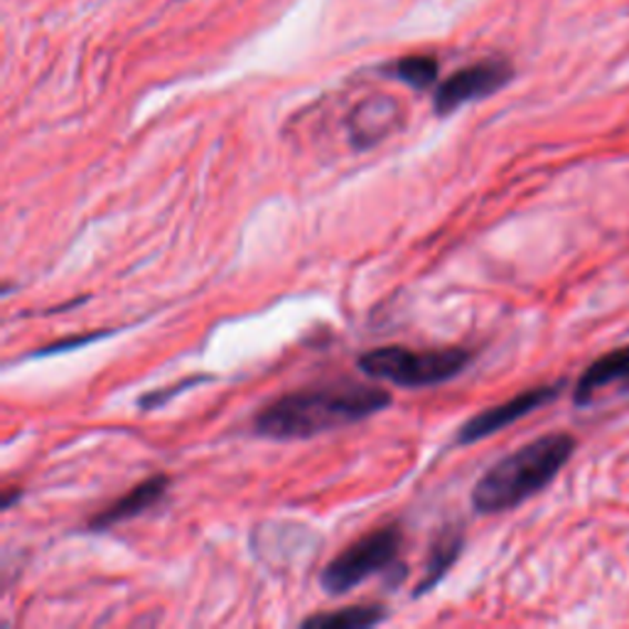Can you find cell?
Segmentation results:
<instances>
[{
	"label": "cell",
	"mask_w": 629,
	"mask_h": 629,
	"mask_svg": "<svg viewBox=\"0 0 629 629\" xmlns=\"http://www.w3.org/2000/svg\"><path fill=\"white\" fill-rule=\"evenodd\" d=\"M391 393L357 379H334L302 386L258 411L254 431L271 441H306L340 431L391 406Z\"/></svg>",
	"instance_id": "6da1fadb"
},
{
	"label": "cell",
	"mask_w": 629,
	"mask_h": 629,
	"mask_svg": "<svg viewBox=\"0 0 629 629\" xmlns=\"http://www.w3.org/2000/svg\"><path fill=\"white\" fill-rule=\"evenodd\" d=\"M578 441L570 433H548L502 457L472 489V507L477 514H504L536 497L564 470Z\"/></svg>",
	"instance_id": "7a4b0ae2"
},
{
	"label": "cell",
	"mask_w": 629,
	"mask_h": 629,
	"mask_svg": "<svg viewBox=\"0 0 629 629\" xmlns=\"http://www.w3.org/2000/svg\"><path fill=\"white\" fill-rule=\"evenodd\" d=\"M472 352L463 347L443 350H411V347H377L359 357V369L372 379H384L401 389H425L445 384L465 372Z\"/></svg>",
	"instance_id": "3957f363"
},
{
	"label": "cell",
	"mask_w": 629,
	"mask_h": 629,
	"mask_svg": "<svg viewBox=\"0 0 629 629\" xmlns=\"http://www.w3.org/2000/svg\"><path fill=\"white\" fill-rule=\"evenodd\" d=\"M401 548L403 532L399 524H389L377 532H369L322 568L320 586L328 595H347L357 586H362L364 580L377 576V573H406L399 560Z\"/></svg>",
	"instance_id": "277c9868"
},
{
	"label": "cell",
	"mask_w": 629,
	"mask_h": 629,
	"mask_svg": "<svg viewBox=\"0 0 629 629\" xmlns=\"http://www.w3.org/2000/svg\"><path fill=\"white\" fill-rule=\"evenodd\" d=\"M564 386H566V381H554V384L526 389L522 393H516L514 399L499 403V406H492L487 411L472 415L463 429L457 431V445L480 443V441H485V437L499 433L502 429H507V425L526 419L529 413L544 409L546 403L556 401L558 393L564 391Z\"/></svg>",
	"instance_id": "5b68a950"
},
{
	"label": "cell",
	"mask_w": 629,
	"mask_h": 629,
	"mask_svg": "<svg viewBox=\"0 0 629 629\" xmlns=\"http://www.w3.org/2000/svg\"><path fill=\"white\" fill-rule=\"evenodd\" d=\"M512 76V64L504 60H489L465 66V70H460L447 79V82H443L441 89L435 92V114L447 116L463 104H467V101L492 96L494 92H499L502 86H507Z\"/></svg>",
	"instance_id": "8992f818"
},
{
	"label": "cell",
	"mask_w": 629,
	"mask_h": 629,
	"mask_svg": "<svg viewBox=\"0 0 629 629\" xmlns=\"http://www.w3.org/2000/svg\"><path fill=\"white\" fill-rule=\"evenodd\" d=\"M167 487H171V477L167 475H153L148 480H143L141 485L133 487L128 494H123L121 499L111 502L106 509H101L94 519L89 522V529L106 532L111 526L143 516L145 512L157 507V504L165 499Z\"/></svg>",
	"instance_id": "52a82bcc"
},
{
	"label": "cell",
	"mask_w": 629,
	"mask_h": 629,
	"mask_svg": "<svg viewBox=\"0 0 629 629\" xmlns=\"http://www.w3.org/2000/svg\"><path fill=\"white\" fill-rule=\"evenodd\" d=\"M615 381H625V384L629 381V344L595 359L586 372L580 374L573 401H576L578 406H586V403L592 401L595 393L615 384Z\"/></svg>",
	"instance_id": "ba28073f"
},
{
	"label": "cell",
	"mask_w": 629,
	"mask_h": 629,
	"mask_svg": "<svg viewBox=\"0 0 629 629\" xmlns=\"http://www.w3.org/2000/svg\"><path fill=\"white\" fill-rule=\"evenodd\" d=\"M463 546H465V534L463 529H457V526H447V529L435 536L429 564H425V576L413 592L415 598L431 592L437 582L445 578V573L455 566V560L460 558V554H463Z\"/></svg>",
	"instance_id": "9c48e42d"
},
{
	"label": "cell",
	"mask_w": 629,
	"mask_h": 629,
	"mask_svg": "<svg viewBox=\"0 0 629 629\" xmlns=\"http://www.w3.org/2000/svg\"><path fill=\"white\" fill-rule=\"evenodd\" d=\"M386 620V608L381 605H354V608L334 610V612H320L302 620V627L314 629H364L374 627Z\"/></svg>",
	"instance_id": "30bf717a"
},
{
	"label": "cell",
	"mask_w": 629,
	"mask_h": 629,
	"mask_svg": "<svg viewBox=\"0 0 629 629\" xmlns=\"http://www.w3.org/2000/svg\"><path fill=\"white\" fill-rule=\"evenodd\" d=\"M393 74L415 89H425L435 82L437 62L431 58H409L393 66Z\"/></svg>",
	"instance_id": "8fae6325"
},
{
	"label": "cell",
	"mask_w": 629,
	"mask_h": 629,
	"mask_svg": "<svg viewBox=\"0 0 629 629\" xmlns=\"http://www.w3.org/2000/svg\"><path fill=\"white\" fill-rule=\"evenodd\" d=\"M207 381H212V377H187V379L177 381V384L167 386V389L145 393V396H143V399H141V403H138V406H141L143 411L157 409V406H163V403H167L171 399L179 396V393H183L185 389H189V386H199V384H207Z\"/></svg>",
	"instance_id": "7c38bea8"
},
{
	"label": "cell",
	"mask_w": 629,
	"mask_h": 629,
	"mask_svg": "<svg viewBox=\"0 0 629 629\" xmlns=\"http://www.w3.org/2000/svg\"><path fill=\"white\" fill-rule=\"evenodd\" d=\"M99 337H104V332H92V334H84V337H72V340H62V342H52L48 347H42L38 352V357H48V354H60L66 350H74V347H84L89 342L99 340Z\"/></svg>",
	"instance_id": "4fadbf2b"
},
{
	"label": "cell",
	"mask_w": 629,
	"mask_h": 629,
	"mask_svg": "<svg viewBox=\"0 0 629 629\" xmlns=\"http://www.w3.org/2000/svg\"><path fill=\"white\" fill-rule=\"evenodd\" d=\"M20 497H22V492H20V489H16V487H8V489L3 492V509L8 512V509L13 507V504H16Z\"/></svg>",
	"instance_id": "5bb4252c"
},
{
	"label": "cell",
	"mask_w": 629,
	"mask_h": 629,
	"mask_svg": "<svg viewBox=\"0 0 629 629\" xmlns=\"http://www.w3.org/2000/svg\"><path fill=\"white\" fill-rule=\"evenodd\" d=\"M625 391H629V381H627V384H625Z\"/></svg>",
	"instance_id": "9a60e30c"
}]
</instances>
